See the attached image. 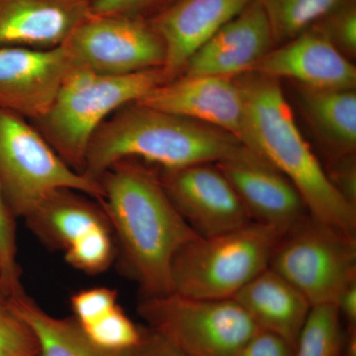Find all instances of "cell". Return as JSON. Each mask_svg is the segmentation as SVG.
<instances>
[{
    "label": "cell",
    "instance_id": "obj_1",
    "mask_svg": "<svg viewBox=\"0 0 356 356\" xmlns=\"http://www.w3.org/2000/svg\"><path fill=\"white\" fill-rule=\"evenodd\" d=\"M98 181L100 205L113 231L122 267L139 285L140 297L170 294L173 259L199 236L168 198L158 168L123 159Z\"/></svg>",
    "mask_w": 356,
    "mask_h": 356
},
{
    "label": "cell",
    "instance_id": "obj_2",
    "mask_svg": "<svg viewBox=\"0 0 356 356\" xmlns=\"http://www.w3.org/2000/svg\"><path fill=\"white\" fill-rule=\"evenodd\" d=\"M248 152L221 129L134 102L114 111L96 130L86 152L83 175L98 181L123 159H140L159 170H177L216 165Z\"/></svg>",
    "mask_w": 356,
    "mask_h": 356
},
{
    "label": "cell",
    "instance_id": "obj_3",
    "mask_svg": "<svg viewBox=\"0 0 356 356\" xmlns=\"http://www.w3.org/2000/svg\"><path fill=\"white\" fill-rule=\"evenodd\" d=\"M234 79L245 98L250 149L296 187L312 217L356 236V207L332 186L300 132L281 81L255 72Z\"/></svg>",
    "mask_w": 356,
    "mask_h": 356
},
{
    "label": "cell",
    "instance_id": "obj_4",
    "mask_svg": "<svg viewBox=\"0 0 356 356\" xmlns=\"http://www.w3.org/2000/svg\"><path fill=\"white\" fill-rule=\"evenodd\" d=\"M170 81L163 67L104 76L72 64L50 108L31 123L70 168L83 173L89 143L103 122Z\"/></svg>",
    "mask_w": 356,
    "mask_h": 356
},
{
    "label": "cell",
    "instance_id": "obj_5",
    "mask_svg": "<svg viewBox=\"0 0 356 356\" xmlns=\"http://www.w3.org/2000/svg\"><path fill=\"white\" fill-rule=\"evenodd\" d=\"M284 234L261 222L194 238L173 259V292L192 298L232 299L268 268Z\"/></svg>",
    "mask_w": 356,
    "mask_h": 356
},
{
    "label": "cell",
    "instance_id": "obj_6",
    "mask_svg": "<svg viewBox=\"0 0 356 356\" xmlns=\"http://www.w3.org/2000/svg\"><path fill=\"white\" fill-rule=\"evenodd\" d=\"M0 187L15 218H24L60 188L83 192L102 203L99 181L76 172L23 117L0 110Z\"/></svg>",
    "mask_w": 356,
    "mask_h": 356
},
{
    "label": "cell",
    "instance_id": "obj_7",
    "mask_svg": "<svg viewBox=\"0 0 356 356\" xmlns=\"http://www.w3.org/2000/svg\"><path fill=\"white\" fill-rule=\"evenodd\" d=\"M138 311L149 329L188 356H235L261 330L233 298H192L172 292L140 297Z\"/></svg>",
    "mask_w": 356,
    "mask_h": 356
},
{
    "label": "cell",
    "instance_id": "obj_8",
    "mask_svg": "<svg viewBox=\"0 0 356 356\" xmlns=\"http://www.w3.org/2000/svg\"><path fill=\"white\" fill-rule=\"evenodd\" d=\"M312 306L334 304L356 280V236L310 214L281 238L269 264Z\"/></svg>",
    "mask_w": 356,
    "mask_h": 356
},
{
    "label": "cell",
    "instance_id": "obj_9",
    "mask_svg": "<svg viewBox=\"0 0 356 356\" xmlns=\"http://www.w3.org/2000/svg\"><path fill=\"white\" fill-rule=\"evenodd\" d=\"M63 48L72 64L104 76L163 67L165 47L149 21L89 14Z\"/></svg>",
    "mask_w": 356,
    "mask_h": 356
},
{
    "label": "cell",
    "instance_id": "obj_10",
    "mask_svg": "<svg viewBox=\"0 0 356 356\" xmlns=\"http://www.w3.org/2000/svg\"><path fill=\"white\" fill-rule=\"evenodd\" d=\"M159 175L173 206L201 238L228 233L252 222L216 165L159 170Z\"/></svg>",
    "mask_w": 356,
    "mask_h": 356
},
{
    "label": "cell",
    "instance_id": "obj_11",
    "mask_svg": "<svg viewBox=\"0 0 356 356\" xmlns=\"http://www.w3.org/2000/svg\"><path fill=\"white\" fill-rule=\"evenodd\" d=\"M139 102L221 129L250 149L247 107L235 79L179 76L154 88Z\"/></svg>",
    "mask_w": 356,
    "mask_h": 356
},
{
    "label": "cell",
    "instance_id": "obj_12",
    "mask_svg": "<svg viewBox=\"0 0 356 356\" xmlns=\"http://www.w3.org/2000/svg\"><path fill=\"white\" fill-rule=\"evenodd\" d=\"M72 60L62 46L50 50L0 48V110L34 121L55 100Z\"/></svg>",
    "mask_w": 356,
    "mask_h": 356
},
{
    "label": "cell",
    "instance_id": "obj_13",
    "mask_svg": "<svg viewBox=\"0 0 356 356\" xmlns=\"http://www.w3.org/2000/svg\"><path fill=\"white\" fill-rule=\"evenodd\" d=\"M216 165L233 185L252 222L285 235L308 216V208L296 187L254 152Z\"/></svg>",
    "mask_w": 356,
    "mask_h": 356
},
{
    "label": "cell",
    "instance_id": "obj_14",
    "mask_svg": "<svg viewBox=\"0 0 356 356\" xmlns=\"http://www.w3.org/2000/svg\"><path fill=\"white\" fill-rule=\"evenodd\" d=\"M274 47L261 2L252 0L189 58L180 76L234 79L250 72Z\"/></svg>",
    "mask_w": 356,
    "mask_h": 356
},
{
    "label": "cell",
    "instance_id": "obj_15",
    "mask_svg": "<svg viewBox=\"0 0 356 356\" xmlns=\"http://www.w3.org/2000/svg\"><path fill=\"white\" fill-rule=\"evenodd\" d=\"M250 72L309 88L355 89L356 67L314 27L274 47Z\"/></svg>",
    "mask_w": 356,
    "mask_h": 356
},
{
    "label": "cell",
    "instance_id": "obj_16",
    "mask_svg": "<svg viewBox=\"0 0 356 356\" xmlns=\"http://www.w3.org/2000/svg\"><path fill=\"white\" fill-rule=\"evenodd\" d=\"M252 0H178L149 21L165 47L163 69L172 79L189 58Z\"/></svg>",
    "mask_w": 356,
    "mask_h": 356
},
{
    "label": "cell",
    "instance_id": "obj_17",
    "mask_svg": "<svg viewBox=\"0 0 356 356\" xmlns=\"http://www.w3.org/2000/svg\"><path fill=\"white\" fill-rule=\"evenodd\" d=\"M89 14L83 0H0V48H58Z\"/></svg>",
    "mask_w": 356,
    "mask_h": 356
},
{
    "label": "cell",
    "instance_id": "obj_18",
    "mask_svg": "<svg viewBox=\"0 0 356 356\" xmlns=\"http://www.w3.org/2000/svg\"><path fill=\"white\" fill-rule=\"evenodd\" d=\"M233 299L259 329L278 334L294 348L312 307L296 287L270 267L250 281Z\"/></svg>",
    "mask_w": 356,
    "mask_h": 356
},
{
    "label": "cell",
    "instance_id": "obj_19",
    "mask_svg": "<svg viewBox=\"0 0 356 356\" xmlns=\"http://www.w3.org/2000/svg\"><path fill=\"white\" fill-rule=\"evenodd\" d=\"M24 219L44 245L63 252L93 229L110 225L97 200L70 188L51 192Z\"/></svg>",
    "mask_w": 356,
    "mask_h": 356
},
{
    "label": "cell",
    "instance_id": "obj_20",
    "mask_svg": "<svg viewBox=\"0 0 356 356\" xmlns=\"http://www.w3.org/2000/svg\"><path fill=\"white\" fill-rule=\"evenodd\" d=\"M293 86L304 119L327 161L356 154L355 89Z\"/></svg>",
    "mask_w": 356,
    "mask_h": 356
},
{
    "label": "cell",
    "instance_id": "obj_21",
    "mask_svg": "<svg viewBox=\"0 0 356 356\" xmlns=\"http://www.w3.org/2000/svg\"><path fill=\"white\" fill-rule=\"evenodd\" d=\"M6 306L34 332L39 356H124L95 346L74 317L56 318L25 292L6 299Z\"/></svg>",
    "mask_w": 356,
    "mask_h": 356
},
{
    "label": "cell",
    "instance_id": "obj_22",
    "mask_svg": "<svg viewBox=\"0 0 356 356\" xmlns=\"http://www.w3.org/2000/svg\"><path fill=\"white\" fill-rule=\"evenodd\" d=\"M346 337L336 305L312 306L297 339L294 356H344Z\"/></svg>",
    "mask_w": 356,
    "mask_h": 356
},
{
    "label": "cell",
    "instance_id": "obj_23",
    "mask_svg": "<svg viewBox=\"0 0 356 356\" xmlns=\"http://www.w3.org/2000/svg\"><path fill=\"white\" fill-rule=\"evenodd\" d=\"M264 7L275 47L309 29L341 0H259Z\"/></svg>",
    "mask_w": 356,
    "mask_h": 356
},
{
    "label": "cell",
    "instance_id": "obj_24",
    "mask_svg": "<svg viewBox=\"0 0 356 356\" xmlns=\"http://www.w3.org/2000/svg\"><path fill=\"white\" fill-rule=\"evenodd\" d=\"M117 248L111 226L99 227L65 250V259L70 266L84 273L99 274L111 266Z\"/></svg>",
    "mask_w": 356,
    "mask_h": 356
},
{
    "label": "cell",
    "instance_id": "obj_25",
    "mask_svg": "<svg viewBox=\"0 0 356 356\" xmlns=\"http://www.w3.org/2000/svg\"><path fill=\"white\" fill-rule=\"evenodd\" d=\"M81 329L95 346L112 353L132 350L139 344L144 331L126 315L119 305L95 322L81 327Z\"/></svg>",
    "mask_w": 356,
    "mask_h": 356
},
{
    "label": "cell",
    "instance_id": "obj_26",
    "mask_svg": "<svg viewBox=\"0 0 356 356\" xmlns=\"http://www.w3.org/2000/svg\"><path fill=\"white\" fill-rule=\"evenodd\" d=\"M311 27L348 60L356 58V0H341Z\"/></svg>",
    "mask_w": 356,
    "mask_h": 356
},
{
    "label": "cell",
    "instance_id": "obj_27",
    "mask_svg": "<svg viewBox=\"0 0 356 356\" xmlns=\"http://www.w3.org/2000/svg\"><path fill=\"white\" fill-rule=\"evenodd\" d=\"M15 219L0 187V293L6 298L24 291L17 262Z\"/></svg>",
    "mask_w": 356,
    "mask_h": 356
},
{
    "label": "cell",
    "instance_id": "obj_28",
    "mask_svg": "<svg viewBox=\"0 0 356 356\" xmlns=\"http://www.w3.org/2000/svg\"><path fill=\"white\" fill-rule=\"evenodd\" d=\"M39 353L34 332L4 302L0 306V356H39Z\"/></svg>",
    "mask_w": 356,
    "mask_h": 356
},
{
    "label": "cell",
    "instance_id": "obj_29",
    "mask_svg": "<svg viewBox=\"0 0 356 356\" xmlns=\"http://www.w3.org/2000/svg\"><path fill=\"white\" fill-rule=\"evenodd\" d=\"M178 0H93L90 13L151 21Z\"/></svg>",
    "mask_w": 356,
    "mask_h": 356
},
{
    "label": "cell",
    "instance_id": "obj_30",
    "mask_svg": "<svg viewBox=\"0 0 356 356\" xmlns=\"http://www.w3.org/2000/svg\"><path fill=\"white\" fill-rule=\"evenodd\" d=\"M117 305L116 290L107 287L81 290L70 298L74 318L81 327L102 318Z\"/></svg>",
    "mask_w": 356,
    "mask_h": 356
},
{
    "label": "cell",
    "instance_id": "obj_31",
    "mask_svg": "<svg viewBox=\"0 0 356 356\" xmlns=\"http://www.w3.org/2000/svg\"><path fill=\"white\" fill-rule=\"evenodd\" d=\"M325 170L332 186L356 207V154L327 161Z\"/></svg>",
    "mask_w": 356,
    "mask_h": 356
},
{
    "label": "cell",
    "instance_id": "obj_32",
    "mask_svg": "<svg viewBox=\"0 0 356 356\" xmlns=\"http://www.w3.org/2000/svg\"><path fill=\"white\" fill-rule=\"evenodd\" d=\"M295 348L273 332L259 330L235 356H294Z\"/></svg>",
    "mask_w": 356,
    "mask_h": 356
},
{
    "label": "cell",
    "instance_id": "obj_33",
    "mask_svg": "<svg viewBox=\"0 0 356 356\" xmlns=\"http://www.w3.org/2000/svg\"><path fill=\"white\" fill-rule=\"evenodd\" d=\"M124 356H188L153 330L144 329L142 339Z\"/></svg>",
    "mask_w": 356,
    "mask_h": 356
},
{
    "label": "cell",
    "instance_id": "obj_34",
    "mask_svg": "<svg viewBox=\"0 0 356 356\" xmlns=\"http://www.w3.org/2000/svg\"><path fill=\"white\" fill-rule=\"evenodd\" d=\"M336 306L341 318L348 323V329L356 327V280L348 284L337 300Z\"/></svg>",
    "mask_w": 356,
    "mask_h": 356
},
{
    "label": "cell",
    "instance_id": "obj_35",
    "mask_svg": "<svg viewBox=\"0 0 356 356\" xmlns=\"http://www.w3.org/2000/svg\"><path fill=\"white\" fill-rule=\"evenodd\" d=\"M6 297L3 296V295L1 294V293H0V306L2 305V304L4 303V302H6Z\"/></svg>",
    "mask_w": 356,
    "mask_h": 356
},
{
    "label": "cell",
    "instance_id": "obj_36",
    "mask_svg": "<svg viewBox=\"0 0 356 356\" xmlns=\"http://www.w3.org/2000/svg\"><path fill=\"white\" fill-rule=\"evenodd\" d=\"M83 1H86V2H88V3L90 4L91 2L93 1V0H83Z\"/></svg>",
    "mask_w": 356,
    "mask_h": 356
},
{
    "label": "cell",
    "instance_id": "obj_37",
    "mask_svg": "<svg viewBox=\"0 0 356 356\" xmlns=\"http://www.w3.org/2000/svg\"><path fill=\"white\" fill-rule=\"evenodd\" d=\"M0 276H1V269H0Z\"/></svg>",
    "mask_w": 356,
    "mask_h": 356
}]
</instances>
